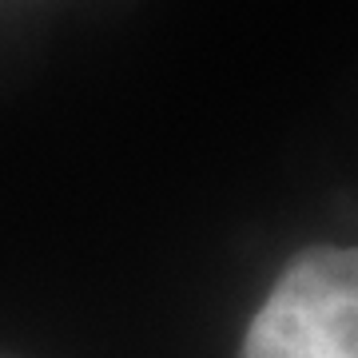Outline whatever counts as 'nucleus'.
<instances>
[{
	"label": "nucleus",
	"mask_w": 358,
	"mask_h": 358,
	"mask_svg": "<svg viewBox=\"0 0 358 358\" xmlns=\"http://www.w3.org/2000/svg\"><path fill=\"white\" fill-rule=\"evenodd\" d=\"M239 358H358V259L310 247L271 287Z\"/></svg>",
	"instance_id": "f257e3e1"
}]
</instances>
